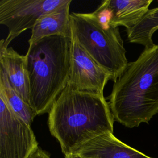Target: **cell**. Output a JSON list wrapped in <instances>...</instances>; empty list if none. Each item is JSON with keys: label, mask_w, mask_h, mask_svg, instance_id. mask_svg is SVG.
Returning <instances> with one entry per match:
<instances>
[{"label": "cell", "mask_w": 158, "mask_h": 158, "mask_svg": "<svg viewBox=\"0 0 158 158\" xmlns=\"http://www.w3.org/2000/svg\"><path fill=\"white\" fill-rule=\"evenodd\" d=\"M72 38L70 69L67 85L76 91L104 96V89L110 75L100 67Z\"/></svg>", "instance_id": "obj_7"}, {"label": "cell", "mask_w": 158, "mask_h": 158, "mask_svg": "<svg viewBox=\"0 0 158 158\" xmlns=\"http://www.w3.org/2000/svg\"><path fill=\"white\" fill-rule=\"evenodd\" d=\"M65 158H79L77 156L73 155V154H71V155H68V156H65Z\"/></svg>", "instance_id": "obj_15"}, {"label": "cell", "mask_w": 158, "mask_h": 158, "mask_svg": "<svg viewBox=\"0 0 158 158\" xmlns=\"http://www.w3.org/2000/svg\"><path fill=\"white\" fill-rule=\"evenodd\" d=\"M114 122L104 96L76 91L69 85L52 104L48 118L49 131L65 156L97 136L113 133Z\"/></svg>", "instance_id": "obj_1"}, {"label": "cell", "mask_w": 158, "mask_h": 158, "mask_svg": "<svg viewBox=\"0 0 158 158\" xmlns=\"http://www.w3.org/2000/svg\"><path fill=\"white\" fill-rule=\"evenodd\" d=\"M107 98L114 121L129 128L158 114V45L144 48L128 64Z\"/></svg>", "instance_id": "obj_2"}, {"label": "cell", "mask_w": 158, "mask_h": 158, "mask_svg": "<svg viewBox=\"0 0 158 158\" xmlns=\"http://www.w3.org/2000/svg\"><path fill=\"white\" fill-rule=\"evenodd\" d=\"M0 97L7 102L10 109L27 123L31 125L36 116L31 107L26 103L10 86L4 72L0 70Z\"/></svg>", "instance_id": "obj_13"}, {"label": "cell", "mask_w": 158, "mask_h": 158, "mask_svg": "<svg viewBox=\"0 0 158 158\" xmlns=\"http://www.w3.org/2000/svg\"><path fill=\"white\" fill-rule=\"evenodd\" d=\"M30 158H51V157L47 152L39 148L30 157Z\"/></svg>", "instance_id": "obj_14"}, {"label": "cell", "mask_w": 158, "mask_h": 158, "mask_svg": "<svg viewBox=\"0 0 158 158\" xmlns=\"http://www.w3.org/2000/svg\"><path fill=\"white\" fill-rule=\"evenodd\" d=\"M71 2V0H67L64 4L39 19L31 29L28 43L31 44L43 38L53 35L71 38L69 14Z\"/></svg>", "instance_id": "obj_10"}, {"label": "cell", "mask_w": 158, "mask_h": 158, "mask_svg": "<svg viewBox=\"0 0 158 158\" xmlns=\"http://www.w3.org/2000/svg\"><path fill=\"white\" fill-rule=\"evenodd\" d=\"M0 70L6 75L10 86L30 105V86L25 55L0 41Z\"/></svg>", "instance_id": "obj_9"}, {"label": "cell", "mask_w": 158, "mask_h": 158, "mask_svg": "<svg viewBox=\"0 0 158 158\" xmlns=\"http://www.w3.org/2000/svg\"><path fill=\"white\" fill-rule=\"evenodd\" d=\"M38 148L31 125L0 97V158H30Z\"/></svg>", "instance_id": "obj_5"}, {"label": "cell", "mask_w": 158, "mask_h": 158, "mask_svg": "<svg viewBox=\"0 0 158 158\" xmlns=\"http://www.w3.org/2000/svg\"><path fill=\"white\" fill-rule=\"evenodd\" d=\"M67 0H0V23L9 32L3 43L9 44L22 32L32 29L42 16L49 13Z\"/></svg>", "instance_id": "obj_6"}, {"label": "cell", "mask_w": 158, "mask_h": 158, "mask_svg": "<svg viewBox=\"0 0 158 158\" xmlns=\"http://www.w3.org/2000/svg\"><path fill=\"white\" fill-rule=\"evenodd\" d=\"M72 38L46 36L31 44L26 56L30 105L36 115L48 113L67 85Z\"/></svg>", "instance_id": "obj_3"}, {"label": "cell", "mask_w": 158, "mask_h": 158, "mask_svg": "<svg viewBox=\"0 0 158 158\" xmlns=\"http://www.w3.org/2000/svg\"><path fill=\"white\" fill-rule=\"evenodd\" d=\"M72 37L115 83L128 62L118 27L102 22L94 12L70 14Z\"/></svg>", "instance_id": "obj_4"}, {"label": "cell", "mask_w": 158, "mask_h": 158, "mask_svg": "<svg viewBox=\"0 0 158 158\" xmlns=\"http://www.w3.org/2000/svg\"><path fill=\"white\" fill-rule=\"evenodd\" d=\"M158 30V7L149 9L133 25L126 28L130 43L141 44L144 48L154 45L152 36Z\"/></svg>", "instance_id": "obj_12"}, {"label": "cell", "mask_w": 158, "mask_h": 158, "mask_svg": "<svg viewBox=\"0 0 158 158\" xmlns=\"http://www.w3.org/2000/svg\"><path fill=\"white\" fill-rule=\"evenodd\" d=\"M152 2V0H105L100 5L108 14L112 26L128 28L149 10Z\"/></svg>", "instance_id": "obj_11"}, {"label": "cell", "mask_w": 158, "mask_h": 158, "mask_svg": "<svg viewBox=\"0 0 158 158\" xmlns=\"http://www.w3.org/2000/svg\"><path fill=\"white\" fill-rule=\"evenodd\" d=\"M73 155L79 158H152L123 143L113 133L94 138Z\"/></svg>", "instance_id": "obj_8"}]
</instances>
